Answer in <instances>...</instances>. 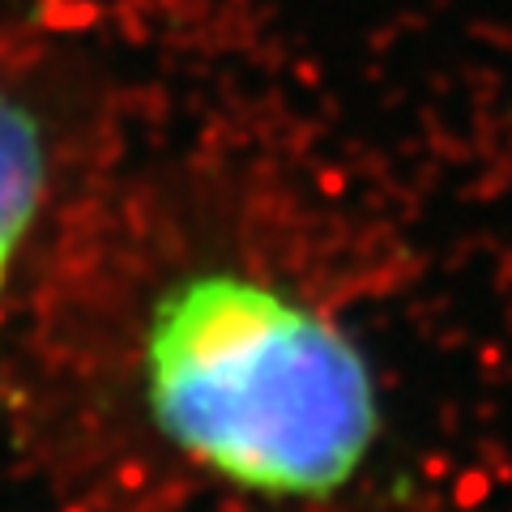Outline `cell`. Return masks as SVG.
Segmentation results:
<instances>
[{
	"label": "cell",
	"instance_id": "7a4b0ae2",
	"mask_svg": "<svg viewBox=\"0 0 512 512\" xmlns=\"http://www.w3.org/2000/svg\"><path fill=\"white\" fill-rule=\"evenodd\" d=\"M43 192V137L35 116L0 90V286Z\"/></svg>",
	"mask_w": 512,
	"mask_h": 512
},
{
	"label": "cell",
	"instance_id": "6da1fadb",
	"mask_svg": "<svg viewBox=\"0 0 512 512\" xmlns=\"http://www.w3.org/2000/svg\"><path fill=\"white\" fill-rule=\"evenodd\" d=\"M146 393L175 448L274 500H333L380 431L372 367L346 329L239 274H197L163 295Z\"/></svg>",
	"mask_w": 512,
	"mask_h": 512
}]
</instances>
